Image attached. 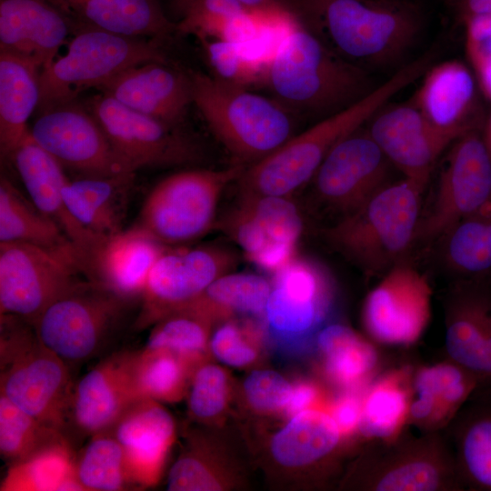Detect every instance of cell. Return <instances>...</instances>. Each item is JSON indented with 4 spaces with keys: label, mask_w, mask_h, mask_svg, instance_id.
Returning <instances> with one entry per match:
<instances>
[{
    "label": "cell",
    "mask_w": 491,
    "mask_h": 491,
    "mask_svg": "<svg viewBox=\"0 0 491 491\" xmlns=\"http://www.w3.org/2000/svg\"><path fill=\"white\" fill-rule=\"evenodd\" d=\"M271 288L272 285L263 276L227 273L215 279L186 307L204 315L213 324L235 315L263 316Z\"/></svg>",
    "instance_id": "obj_37"
},
{
    "label": "cell",
    "mask_w": 491,
    "mask_h": 491,
    "mask_svg": "<svg viewBox=\"0 0 491 491\" xmlns=\"http://www.w3.org/2000/svg\"><path fill=\"white\" fill-rule=\"evenodd\" d=\"M11 160L33 204L62 229L79 250L85 269L104 239L84 228L69 212L63 187L69 180L63 166L29 135L14 152Z\"/></svg>",
    "instance_id": "obj_24"
},
{
    "label": "cell",
    "mask_w": 491,
    "mask_h": 491,
    "mask_svg": "<svg viewBox=\"0 0 491 491\" xmlns=\"http://www.w3.org/2000/svg\"><path fill=\"white\" fill-rule=\"evenodd\" d=\"M456 465L463 486L491 491V386H478L455 429Z\"/></svg>",
    "instance_id": "obj_32"
},
{
    "label": "cell",
    "mask_w": 491,
    "mask_h": 491,
    "mask_svg": "<svg viewBox=\"0 0 491 491\" xmlns=\"http://www.w3.org/2000/svg\"><path fill=\"white\" fill-rule=\"evenodd\" d=\"M135 173L82 176L63 187L65 205L87 231L105 238L124 230Z\"/></svg>",
    "instance_id": "obj_30"
},
{
    "label": "cell",
    "mask_w": 491,
    "mask_h": 491,
    "mask_svg": "<svg viewBox=\"0 0 491 491\" xmlns=\"http://www.w3.org/2000/svg\"><path fill=\"white\" fill-rule=\"evenodd\" d=\"M96 89L125 106L173 126L193 104L190 75L149 62L125 69Z\"/></svg>",
    "instance_id": "obj_21"
},
{
    "label": "cell",
    "mask_w": 491,
    "mask_h": 491,
    "mask_svg": "<svg viewBox=\"0 0 491 491\" xmlns=\"http://www.w3.org/2000/svg\"><path fill=\"white\" fill-rule=\"evenodd\" d=\"M134 352L103 359L73 388L69 419L83 435L108 431L139 398L133 377Z\"/></svg>",
    "instance_id": "obj_20"
},
{
    "label": "cell",
    "mask_w": 491,
    "mask_h": 491,
    "mask_svg": "<svg viewBox=\"0 0 491 491\" xmlns=\"http://www.w3.org/2000/svg\"><path fill=\"white\" fill-rule=\"evenodd\" d=\"M40 70L30 61L0 51V153L11 159L29 135L27 121L40 102Z\"/></svg>",
    "instance_id": "obj_31"
},
{
    "label": "cell",
    "mask_w": 491,
    "mask_h": 491,
    "mask_svg": "<svg viewBox=\"0 0 491 491\" xmlns=\"http://www.w3.org/2000/svg\"><path fill=\"white\" fill-rule=\"evenodd\" d=\"M235 262V254L222 246L166 248L149 273L134 327L143 330L188 306Z\"/></svg>",
    "instance_id": "obj_13"
},
{
    "label": "cell",
    "mask_w": 491,
    "mask_h": 491,
    "mask_svg": "<svg viewBox=\"0 0 491 491\" xmlns=\"http://www.w3.org/2000/svg\"><path fill=\"white\" fill-rule=\"evenodd\" d=\"M51 1L71 18L75 26L159 41L176 32V24L165 15L157 0Z\"/></svg>",
    "instance_id": "obj_29"
},
{
    "label": "cell",
    "mask_w": 491,
    "mask_h": 491,
    "mask_svg": "<svg viewBox=\"0 0 491 491\" xmlns=\"http://www.w3.org/2000/svg\"><path fill=\"white\" fill-rule=\"evenodd\" d=\"M128 301L93 281L60 297L32 324L39 341L67 365L94 356Z\"/></svg>",
    "instance_id": "obj_10"
},
{
    "label": "cell",
    "mask_w": 491,
    "mask_h": 491,
    "mask_svg": "<svg viewBox=\"0 0 491 491\" xmlns=\"http://www.w3.org/2000/svg\"><path fill=\"white\" fill-rule=\"evenodd\" d=\"M376 461L366 486L378 491H433L463 486L455 458L431 438L391 450Z\"/></svg>",
    "instance_id": "obj_26"
},
{
    "label": "cell",
    "mask_w": 491,
    "mask_h": 491,
    "mask_svg": "<svg viewBox=\"0 0 491 491\" xmlns=\"http://www.w3.org/2000/svg\"><path fill=\"white\" fill-rule=\"evenodd\" d=\"M389 103L370 118L366 131L405 177L427 183L440 155L467 131L432 124L411 100Z\"/></svg>",
    "instance_id": "obj_16"
},
{
    "label": "cell",
    "mask_w": 491,
    "mask_h": 491,
    "mask_svg": "<svg viewBox=\"0 0 491 491\" xmlns=\"http://www.w3.org/2000/svg\"><path fill=\"white\" fill-rule=\"evenodd\" d=\"M40 113L30 135L63 167L82 176L135 173L115 153L89 109L71 100Z\"/></svg>",
    "instance_id": "obj_14"
},
{
    "label": "cell",
    "mask_w": 491,
    "mask_h": 491,
    "mask_svg": "<svg viewBox=\"0 0 491 491\" xmlns=\"http://www.w3.org/2000/svg\"><path fill=\"white\" fill-rule=\"evenodd\" d=\"M189 75L193 104L235 164L248 166L293 136L294 115L276 99L215 75Z\"/></svg>",
    "instance_id": "obj_5"
},
{
    "label": "cell",
    "mask_w": 491,
    "mask_h": 491,
    "mask_svg": "<svg viewBox=\"0 0 491 491\" xmlns=\"http://www.w3.org/2000/svg\"><path fill=\"white\" fill-rule=\"evenodd\" d=\"M343 436L359 430L362 420L363 396L347 392L336 399L327 409Z\"/></svg>",
    "instance_id": "obj_52"
},
{
    "label": "cell",
    "mask_w": 491,
    "mask_h": 491,
    "mask_svg": "<svg viewBox=\"0 0 491 491\" xmlns=\"http://www.w3.org/2000/svg\"><path fill=\"white\" fill-rule=\"evenodd\" d=\"M10 242L57 249L75 247L55 222L31 200L27 201L5 176H1L0 243Z\"/></svg>",
    "instance_id": "obj_36"
},
{
    "label": "cell",
    "mask_w": 491,
    "mask_h": 491,
    "mask_svg": "<svg viewBox=\"0 0 491 491\" xmlns=\"http://www.w3.org/2000/svg\"><path fill=\"white\" fill-rule=\"evenodd\" d=\"M88 109L115 153L133 172L192 164L201 157L197 144L178 126L134 111L109 95H95Z\"/></svg>",
    "instance_id": "obj_12"
},
{
    "label": "cell",
    "mask_w": 491,
    "mask_h": 491,
    "mask_svg": "<svg viewBox=\"0 0 491 491\" xmlns=\"http://www.w3.org/2000/svg\"><path fill=\"white\" fill-rule=\"evenodd\" d=\"M230 485V476L210 442L203 435H191L187 448L169 471L167 490H223Z\"/></svg>",
    "instance_id": "obj_45"
},
{
    "label": "cell",
    "mask_w": 491,
    "mask_h": 491,
    "mask_svg": "<svg viewBox=\"0 0 491 491\" xmlns=\"http://www.w3.org/2000/svg\"><path fill=\"white\" fill-rule=\"evenodd\" d=\"M257 329L249 322L230 320L210 337V351L222 363L234 367L252 365L258 357Z\"/></svg>",
    "instance_id": "obj_49"
},
{
    "label": "cell",
    "mask_w": 491,
    "mask_h": 491,
    "mask_svg": "<svg viewBox=\"0 0 491 491\" xmlns=\"http://www.w3.org/2000/svg\"><path fill=\"white\" fill-rule=\"evenodd\" d=\"M75 468L85 491H122L136 487L123 448L109 430L91 436L75 459Z\"/></svg>",
    "instance_id": "obj_43"
},
{
    "label": "cell",
    "mask_w": 491,
    "mask_h": 491,
    "mask_svg": "<svg viewBox=\"0 0 491 491\" xmlns=\"http://www.w3.org/2000/svg\"><path fill=\"white\" fill-rule=\"evenodd\" d=\"M76 456L64 436L31 456L10 464L1 491H85L77 478Z\"/></svg>",
    "instance_id": "obj_35"
},
{
    "label": "cell",
    "mask_w": 491,
    "mask_h": 491,
    "mask_svg": "<svg viewBox=\"0 0 491 491\" xmlns=\"http://www.w3.org/2000/svg\"><path fill=\"white\" fill-rule=\"evenodd\" d=\"M0 394V453L10 464L20 462L64 437Z\"/></svg>",
    "instance_id": "obj_46"
},
{
    "label": "cell",
    "mask_w": 491,
    "mask_h": 491,
    "mask_svg": "<svg viewBox=\"0 0 491 491\" xmlns=\"http://www.w3.org/2000/svg\"><path fill=\"white\" fill-rule=\"evenodd\" d=\"M149 62L167 63L159 40L79 26L64 55L40 72L38 110L75 100L80 92Z\"/></svg>",
    "instance_id": "obj_7"
},
{
    "label": "cell",
    "mask_w": 491,
    "mask_h": 491,
    "mask_svg": "<svg viewBox=\"0 0 491 491\" xmlns=\"http://www.w3.org/2000/svg\"><path fill=\"white\" fill-rule=\"evenodd\" d=\"M192 374L182 359L166 350L134 352L133 377L139 398L179 402L187 395Z\"/></svg>",
    "instance_id": "obj_42"
},
{
    "label": "cell",
    "mask_w": 491,
    "mask_h": 491,
    "mask_svg": "<svg viewBox=\"0 0 491 491\" xmlns=\"http://www.w3.org/2000/svg\"><path fill=\"white\" fill-rule=\"evenodd\" d=\"M491 198V155L479 127L450 146L433 203L420 217L416 240L442 238Z\"/></svg>",
    "instance_id": "obj_11"
},
{
    "label": "cell",
    "mask_w": 491,
    "mask_h": 491,
    "mask_svg": "<svg viewBox=\"0 0 491 491\" xmlns=\"http://www.w3.org/2000/svg\"><path fill=\"white\" fill-rule=\"evenodd\" d=\"M392 166L360 128L333 147L312 180L318 198L343 216L390 183Z\"/></svg>",
    "instance_id": "obj_18"
},
{
    "label": "cell",
    "mask_w": 491,
    "mask_h": 491,
    "mask_svg": "<svg viewBox=\"0 0 491 491\" xmlns=\"http://www.w3.org/2000/svg\"><path fill=\"white\" fill-rule=\"evenodd\" d=\"M231 394L229 374L208 361L193 372L187 391L190 416L202 424H213L226 410Z\"/></svg>",
    "instance_id": "obj_47"
},
{
    "label": "cell",
    "mask_w": 491,
    "mask_h": 491,
    "mask_svg": "<svg viewBox=\"0 0 491 491\" xmlns=\"http://www.w3.org/2000/svg\"><path fill=\"white\" fill-rule=\"evenodd\" d=\"M435 56L428 51L407 63L354 105L316 121L270 155L246 166L236 180L241 196L290 197L313 179L336 144L360 129L393 96L423 76Z\"/></svg>",
    "instance_id": "obj_2"
},
{
    "label": "cell",
    "mask_w": 491,
    "mask_h": 491,
    "mask_svg": "<svg viewBox=\"0 0 491 491\" xmlns=\"http://www.w3.org/2000/svg\"><path fill=\"white\" fill-rule=\"evenodd\" d=\"M75 247L57 249L27 243H0V315L31 325L55 301L88 279Z\"/></svg>",
    "instance_id": "obj_9"
},
{
    "label": "cell",
    "mask_w": 491,
    "mask_h": 491,
    "mask_svg": "<svg viewBox=\"0 0 491 491\" xmlns=\"http://www.w3.org/2000/svg\"><path fill=\"white\" fill-rule=\"evenodd\" d=\"M262 85L294 115L317 121L347 108L376 87L369 71L336 55L294 19L264 62Z\"/></svg>",
    "instance_id": "obj_3"
},
{
    "label": "cell",
    "mask_w": 491,
    "mask_h": 491,
    "mask_svg": "<svg viewBox=\"0 0 491 491\" xmlns=\"http://www.w3.org/2000/svg\"><path fill=\"white\" fill-rule=\"evenodd\" d=\"M109 431L123 448L136 487L155 486L175 437V421L162 403L136 400Z\"/></svg>",
    "instance_id": "obj_23"
},
{
    "label": "cell",
    "mask_w": 491,
    "mask_h": 491,
    "mask_svg": "<svg viewBox=\"0 0 491 491\" xmlns=\"http://www.w3.org/2000/svg\"><path fill=\"white\" fill-rule=\"evenodd\" d=\"M466 50L478 75L491 65V15L465 24Z\"/></svg>",
    "instance_id": "obj_51"
},
{
    "label": "cell",
    "mask_w": 491,
    "mask_h": 491,
    "mask_svg": "<svg viewBox=\"0 0 491 491\" xmlns=\"http://www.w3.org/2000/svg\"><path fill=\"white\" fill-rule=\"evenodd\" d=\"M246 166L189 169L158 182L146 195L133 226L159 243L176 245L195 240L215 224L224 190Z\"/></svg>",
    "instance_id": "obj_8"
},
{
    "label": "cell",
    "mask_w": 491,
    "mask_h": 491,
    "mask_svg": "<svg viewBox=\"0 0 491 491\" xmlns=\"http://www.w3.org/2000/svg\"><path fill=\"white\" fill-rule=\"evenodd\" d=\"M478 386L472 373L453 361L422 367L413 380L414 392L426 395L436 405V427L454 416Z\"/></svg>",
    "instance_id": "obj_44"
},
{
    "label": "cell",
    "mask_w": 491,
    "mask_h": 491,
    "mask_svg": "<svg viewBox=\"0 0 491 491\" xmlns=\"http://www.w3.org/2000/svg\"><path fill=\"white\" fill-rule=\"evenodd\" d=\"M293 385L279 373L270 369L255 370L243 385L245 398L250 407L262 415L285 411Z\"/></svg>",
    "instance_id": "obj_50"
},
{
    "label": "cell",
    "mask_w": 491,
    "mask_h": 491,
    "mask_svg": "<svg viewBox=\"0 0 491 491\" xmlns=\"http://www.w3.org/2000/svg\"><path fill=\"white\" fill-rule=\"evenodd\" d=\"M450 3L464 25L473 19L491 15V0H450Z\"/></svg>",
    "instance_id": "obj_55"
},
{
    "label": "cell",
    "mask_w": 491,
    "mask_h": 491,
    "mask_svg": "<svg viewBox=\"0 0 491 491\" xmlns=\"http://www.w3.org/2000/svg\"><path fill=\"white\" fill-rule=\"evenodd\" d=\"M316 346L327 378L346 390L365 384L377 366L375 346L347 326L332 324L321 328Z\"/></svg>",
    "instance_id": "obj_34"
},
{
    "label": "cell",
    "mask_w": 491,
    "mask_h": 491,
    "mask_svg": "<svg viewBox=\"0 0 491 491\" xmlns=\"http://www.w3.org/2000/svg\"><path fill=\"white\" fill-rule=\"evenodd\" d=\"M200 42L215 77L246 88L262 85L264 63L246 55L243 45L225 40Z\"/></svg>",
    "instance_id": "obj_48"
},
{
    "label": "cell",
    "mask_w": 491,
    "mask_h": 491,
    "mask_svg": "<svg viewBox=\"0 0 491 491\" xmlns=\"http://www.w3.org/2000/svg\"><path fill=\"white\" fill-rule=\"evenodd\" d=\"M225 231L258 267L276 274L296 256L303 220L287 196H241Z\"/></svg>",
    "instance_id": "obj_15"
},
{
    "label": "cell",
    "mask_w": 491,
    "mask_h": 491,
    "mask_svg": "<svg viewBox=\"0 0 491 491\" xmlns=\"http://www.w3.org/2000/svg\"><path fill=\"white\" fill-rule=\"evenodd\" d=\"M75 28L51 0H0V51L25 58L40 71L57 58Z\"/></svg>",
    "instance_id": "obj_22"
},
{
    "label": "cell",
    "mask_w": 491,
    "mask_h": 491,
    "mask_svg": "<svg viewBox=\"0 0 491 491\" xmlns=\"http://www.w3.org/2000/svg\"><path fill=\"white\" fill-rule=\"evenodd\" d=\"M342 436L328 410L314 407L291 416L273 436L270 451L282 466H308L331 455Z\"/></svg>",
    "instance_id": "obj_33"
},
{
    "label": "cell",
    "mask_w": 491,
    "mask_h": 491,
    "mask_svg": "<svg viewBox=\"0 0 491 491\" xmlns=\"http://www.w3.org/2000/svg\"><path fill=\"white\" fill-rule=\"evenodd\" d=\"M320 400L319 387L311 381L301 380L293 385L285 412L291 417L304 410L316 407Z\"/></svg>",
    "instance_id": "obj_54"
},
{
    "label": "cell",
    "mask_w": 491,
    "mask_h": 491,
    "mask_svg": "<svg viewBox=\"0 0 491 491\" xmlns=\"http://www.w3.org/2000/svg\"><path fill=\"white\" fill-rule=\"evenodd\" d=\"M426 184L408 177L388 183L327 228L326 238L366 273L388 271L416 240Z\"/></svg>",
    "instance_id": "obj_4"
},
{
    "label": "cell",
    "mask_w": 491,
    "mask_h": 491,
    "mask_svg": "<svg viewBox=\"0 0 491 491\" xmlns=\"http://www.w3.org/2000/svg\"><path fill=\"white\" fill-rule=\"evenodd\" d=\"M165 249L132 225L98 244L88 259L87 278L128 302L140 298L151 269Z\"/></svg>",
    "instance_id": "obj_25"
},
{
    "label": "cell",
    "mask_w": 491,
    "mask_h": 491,
    "mask_svg": "<svg viewBox=\"0 0 491 491\" xmlns=\"http://www.w3.org/2000/svg\"><path fill=\"white\" fill-rule=\"evenodd\" d=\"M409 371L400 369L377 379L363 396L359 430L369 438L392 440L408 418Z\"/></svg>",
    "instance_id": "obj_38"
},
{
    "label": "cell",
    "mask_w": 491,
    "mask_h": 491,
    "mask_svg": "<svg viewBox=\"0 0 491 491\" xmlns=\"http://www.w3.org/2000/svg\"><path fill=\"white\" fill-rule=\"evenodd\" d=\"M250 14L237 0H195L178 17L176 33L193 35L200 41L243 44L250 31Z\"/></svg>",
    "instance_id": "obj_41"
},
{
    "label": "cell",
    "mask_w": 491,
    "mask_h": 491,
    "mask_svg": "<svg viewBox=\"0 0 491 491\" xmlns=\"http://www.w3.org/2000/svg\"><path fill=\"white\" fill-rule=\"evenodd\" d=\"M431 287L416 268L398 263L369 292L363 323L376 341L395 346L416 342L431 314Z\"/></svg>",
    "instance_id": "obj_17"
},
{
    "label": "cell",
    "mask_w": 491,
    "mask_h": 491,
    "mask_svg": "<svg viewBox=\"0 0 491 491\" xmlns=\"http://www.w3.org/2000/svg\"><path fill=\"white\" fill-rule=\"evenodd\" d=\"M193 1L195 0H170L171 9L177 19L186 6ZM237 1L249 9L253 14L271 25L273 23L283 22L290 16L283 5L282 0Z\"/></svg>",
    "instance_id": "obj_53"
},
{
    "label": "cell",
    "mask_w": 491,
    "mask_h": 491,
    "mask_svg": "<svg viewBox=\"0 0 491 491\" xmlns=\"http://www.w3.org/2000/svg\"><path fill=\"white\" fill-rule=\"evenodd\" d=\"M445 258L456 272L479 277L491 270V198L443 237Z\"/></svg>",
    "instance_id": "obj_40"
},
{
    "label": "cell",
    "mask_w": 491,
    "mask_h": 491,
    "mask_svg": "<svg viewBox=\"0 0 491 491\" xmlns=\"http://www.w3.org/2000/svg\"><path fill=\"white\" fill-rule=\"evenodd\" d=\"M415 93L412 103L434 125L466 132L479 127L473 114L476 85L471 71L461 62L431 65Z\"/></svg>",
    "instance_id": "obj_28"
},
{
    "label": "cell",
    "mask_w": 491,
    "mask_h": 491,
    "mask_svg": "<svg viewBox=\"0 0 491 491\" xmlns=\"http://www.w3.org/2000/svg\"><path fill=\"white\" fill-rule=\"evenodd\" d=\"M332 298L330 278L317 263L296 257L275 274L264 316L269 331L295 340L324 321Z\"/></svg>",
    "instance_id": "obj_19"
},
{
    "label": "cell",
    "mask_w": 491,
    "mask_h": 491,
    "mask_svg": "<svg viewBox=\"0 0 491 491\" xmlns=\"http://www.w3.org/2000/svg\"><path fill=\"white\" fill-rule=\"evenodd\" d=\"M213 323L197 311L185 307L153 325L144 348L166 350L194 370L208 361Z\"/></svg>",
    "instance_id": "obj_39"
},
{
    "label": "cell",
    "mask_w": 491,
    "mask_h": 491,
    "mask_svg": "<svg viewBox=\"0 0 491 491\" xmlns=\"http://www.w3.org/2000/svg\"><path fill=\"white\" fill-rule=\"evenodd\" d=\"M0 364V394L63 432L74 388L69 366L39 341L30 323L1 315Z\"/></svg>",
    "instance_id": "obj_6"
},
{
    "label": "cell",
    "mask_w": 491,
    "mask_h": 491,
    "mask_svg": "<svg viewBox=\"0 0 491 491\" xmlns=\"http://www.w3.org/2000/svg\"><path fill=\"white\" fill-rule=\"evenodd\" d=\"M446 347L451 360L472 373L479 386L491 385V293L486 287H463L452 299Z\"/></svg>",
    "instance_id": "obj_27"
},
{
    "label": "cell",
    "mask_w": 491,
    "mask_h": 491,
    "mask_svg": "<svg viewBox=\"0 0 491 491\" xmlns=\"http://www.w3.org/2000/svg\"><path fill=\"white\" fill-rule=\"evenodd\" d=\"M283 5L336 55L367 71L401 59L421 29L419 9L405 0H283Z\"/></svg>",
    "instance_id": "obj_1"
},
{
    "label": "cell",
    "mask_w": 491,
    "mask_h": 491,
    "mask_svg": "<svg viewBox=\"0 0 491 491\" xmlns=\"http://www.w3.org/2000/svg\"><path fill=\"white\" fill-rule=\"evenodd\" d=\"M483 136L491 155V115L486 122Z\"/></svg>",
    "instance_id": "obj_56"
}]
</instances>
